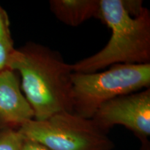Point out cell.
I'll use <instances>...</instances> for the list:
<instances>
[{"label":"cell","instance_id":"obj_4","mask_svg":"<svg viewBox=\"0 0 150 150\" xmlns=\"http://www.w3.org/2000/svg\"><path fill=\"white\" fill-rule=\"evenodd\" d=\"M24 139L51 150H112L114 144L92 119L63 111L43 120L32 119L18 128Z\"/></svg>","mask_w":150,"mask_h":150},{"label":"cell","instance_id":"obj_9","mask_svg":"<svg viewBox=\"0 0 150 150\" xmlns=\"http://www.w3.org/2000/svg\"><path fill=\"white\" fill-rule=\"evenodd\" d=\"M14 50L13 41L0 38V72L8 69L9 61Z\"/></svg>","mask_w":150,"mask_h":150},{"label":"cell","instance_id":"obj_7","mask_svg":"<svg viewBox=\"0 0 150 150\" xmlns=\"http://www.w3.org/2000/svg\"><path fill=\"white\" fill-rule=\"evenodd\" d=\"M50 9L60 21L77 27L92 18L100 19L99 0H51Z\"/></svg>","mask_w":150,"mask_h":150},{"label":"cell","instance_id":"obj_2","mask_svg":"<svg viewBox=\"0 0 150 150\" xmlns=\"http://www.w3.org/2000/svg\"><path fill=\"white\" fill-rule=\"evenodd\" d=\"M100 19L111 30L106 45L72 64L76 72L93 73L115 64L150 63V12L143 8L133 16L125 0H99Z\"/></svg>","mask_w":150,"mask_h":150},{"label":"cell","instance_id":"obj_8","mask_svg":"<svg viewBox=\"0 0 150 150\" xmlns=\"http://www.w3.org/2000/svg\"><path fill=\"white\" fill-rule=\"evenodd\" d=\"M24 140L18 129L0 125V150H22Z\"/></svg>","mask_w":150,"mask_h":150},{"label":"cell","instance_id":"obj_6","mask_svg":"<svg viewBox=\"0 0 150 150\" xmlns=\"http://www.w3.org/2000/svg\"><path fill=\"white\" fill-rule=\"evenodd\" d=\"M16 72H0V125L18 129L34 114L20 87Z\"/></svg>","mask_w":150,"mask_h":150},{"label":"cell","instance_id":"obj_3","mask_svg":"<svg viewBox=\"0 0 150 150\" xmlns=\"http://www.w3.org/2000/svg\"><path fill=\"white\" fill-rule=\"evenodd\" d=\"M72 83L73 112L92 119L104 103L149 88L150 63L115 64L101 72H74Z\"/></svg>","mask_w":150,"mask_h":150},{"label":"cell","instance_id":"obj_12","mask_svg":"<svg viewBox=\"0 0 150 150\" xmlns=\"http://www.w3.org/2000/svg\"><path fill=\"white\" fill-rule=\"evenodd\" d=\"M142 146L140 150H150V146H149V142L148 141V140H142Z\"/></svg>","mask_w":150,"mask_h":150},{"label":"cell","instance_id":"obj_11","mask_svg":"<svg viewBox=\"0 0 150 150\" xmlns=\"http://www.w3.org/2000/svg\"><path fill=\"white\" fill-rule=\"evenodd\" d=\"M22 150H51V149H50L49 148L46 147L45 146L38 143V142L24 139Z\"/></svg>","mask_w":150,"mask_h":150},{"label":"cell","instance_id":"obj_5","mask_svg":"<svg viewBox=\"0 0 150 150\" xmlns=\"http://www.w3.org/2000/svg\"><path fill=\"white\" fill-rule=\"evenodd\" d=\"M104 132L115 125L132 131L139 139L150 136V88L122 95L104 103L92 118Z\"/></svg>","mask_w":150,"mask_h":150},{"label":"cell","instance_id":"obj_1","mask_svg":"<svg viewBox=\"0 0 150 150\" xmlns=\"http://www.w3.org/2000/svg\"><path fill=\"white\" fill-rule=\"evenodd\" d=\"M8 69L21 76L20 87L36 120L72 111V64L59 52L29 42L11 54Z\"/></svg>","mask_w":150,"mask_h":150},{"label":"cell","instance_id":"obj_10","mask_svg":"<svg viewBox=\"0 0 150 150\" xmlns=\"http://www.w3.org/2000/svg\"><path fill=\"white\" fill-rule=\"evenodd\" d=\"M0 38L13 40L10 31V22L6 12L0 6Z\"/></svg>","mask_w":150,"mask_h":150}]
</instances>
